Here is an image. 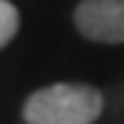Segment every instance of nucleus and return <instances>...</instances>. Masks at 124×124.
Returning a JSON list of instances; mask_svg holds the SVG:
<instances>
[{"label": "nucleus", "mask_w": 124, "mask_h": 124, "mask_svg": "<svg viewBox=\"0 0 124 124\" xmlns=\"http://www.w3.org/2000/svg\"><path fill=\"white\" fill-rule=\"evenodd\" d=\"M102 113V94L85 83H55L28 97V124H94Z\"/></svg>", "instance_id": "obj_1"}, {"label": "nucleus", "mask_w": 124, "mask_h": 124, "mask_svg": "<svg viewBox=\"0 0 124 124\" xmlns=\"http://www.w3.org/2000/svg\"><path fill=\"white\" fill-rule=\"evenodd\" d=\"M75 25L91 41L121 44L124 41V0H83L75 8Z\"/></svg>", "instance_id": "obj_2"}, {"label": "nucleus", "mask_w": 124, "mask_h": 124, "mask_svg": "<svg viewBox=\"0 0 124 124\" xmlns=\"http://www.w3.org/2000/svg\"><path fill=\"white\" fill-rule=\"evenodd\" d=\"M19 31V11L8 0H0V50L17 36Z\"/></svg>", "instance_id": "obj_3"}]
</instances>
